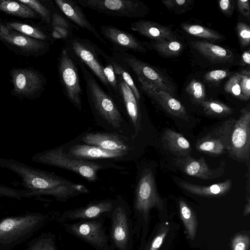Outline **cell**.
Returning a JSON list of instances; mask_svg holds the SVG:
<instances>
[{
    "instance_id": "cell-30",
    "label": "cell",
    "mask_w": 250,
    "mask_h": 250,
    "mask_svg": "<svg viewBox=\"0 0 250 250\" xmlns=\"http://www.w3.org/2000/svg\"><path fill=\"white\" fill-rule=\"evenodd\" d=\"M146 47L154 49L160 54L166 57L178 55L183 49L182 43L176 40L154 41L149 43L143 42Z\"/></svg>"
},
{
    "instance_id": "cell-5",
    "label": "cell",
    "mask_w": 250,
    "mask_h": 250,
    "mask_svg": "<svg viewBox=\"0 0 250 250\" xmlns=\"http://www.w3.org/2000/svg\"><path fill=\"white\" fill-rule=\"evenodd\" d=\"M163 200L159 194L154 175L148 168L143 170L135 191L133 209L136 219L134 232L140 223L147 224L150 210L156 208L162 210Z\"/></svg>"
},
{
    "instance_id": "cell-49",
    "label": "cell",
    "mask_w": 250,
    "mask_h": 250,
    "mask_svg": "<svg viewBox=\"0 0 250 250\" xmlns=\"http://www.w3.org/2000/svg\"><path fill=\"white\" fill-rule=\"evenodd\" d=\"M250 63V50L245 51L241 56V59L239 65H249Z\"/></svg>"
},
{
    "instance_id": "cell-41",
    "label": "cell",
    "mask_w": 250,
    "mask_h": 250,
    "mask_svg": "<svg viewBox=\"0 0 250 250\" xmlns=\"http://www.w3.org/2000/svg\"><path fill=\"white\" fill-rule=\"evenodd\" d=\"M162 2L168 10L177 14L191 9L194 2L191 0H164Z\"/></svg>"
},
{
    "instance_id": "cell-10",
    "label": "cell",
    "mask_w": 250,
    "mask_h": 250,
    "mask_svg": "<svg viewBox=\"0 0 250 250\" xmlns=\"http://www.w3.org/2000/svg\"><path fill=\"white\" fill-rule=\"evenodd\" d=\"M79 5L109 16L128 18L146 16L149 9L138 0H76Z\"/></svg>"
},
{
    "instance_id": "cell-31",
    "label": "cell",
    "mask_w": 250,
    "mask_h": 250,
    "mask_svg": "<svg viewBox=\"0 0 250 250\" xmlns=\"http://www.w3.org/2000/svg\"><path fill=\"white\" fill-rule=\"evenodd\" d=\"M102 57L105 61L103 67V72L111 90V96L114 99L119 108L121 100L117 76L110 61V56L108 55L103 51L102 53Z\"/></svg>"
},
{
    "instance_id": "cell-35",
    "label": "cell",
    "mask_w": 250,
    "mask_h": 250,
    "mask_svg": "<svg viewBox=\"0 0 250 250\" xmlns=\"http://www.w3.org/2000/svg\"><path fill=\"white\" fill-rule=\"evenodd\" d=\"M24 250H57L55 235L51 232L42 233L30 241Z\"/></svg>"
},
{
    "instance_id": "cell-22",
    "label": "cell",
    "mask_w": 250,
    "mask_h": 250,
    "mask_svg": "<svg viewBox=\"0 0 250 250\" xmlns=\"http://www.w3.org/2000/svg\"><path fill=\"white\" fill-rule=\"evenodd\" d=\"M54 2L61 13L73 24L79 28L87 30L102 43L109 46L98 31L87 19L81 6L76 0H54Z\"/></svg>"
},
{
    "instance_id": "cell-51",
    "label": "cell",
    "mask_w": 250,
    "mask_h": 250,
    "mask_svg": "<svg viewBox=\"0 0 250 250\" xmlns=\"http://www.w3.org/2000/svg\"><path fill=\"white\" fill-rule=\"evenodd\" d=\"M250 197L249 195L248 197V199H247V203H246L243 215L244 216L248 215L250 214Z\"/></svg>"
},
{
    "instance_id": "cell-36",
    "label": "cell",
    "mask_w": 250,
    "mask_h": 250,
    "mask_svg": "<svg viewBox=\"0 0 250 250\" xmlns=\"http://www.w3.org/2000/svg\"><path fill=\"white\" fill-rule=\"evenodd\" d=\"M182 29L192 36L214 40H223L224 36L215 30L197 24L182 23Z\"/></svg>"
},
{
    "instance_id": "cell-9",
    "label": "cell",
    "mask_w": 250,
    "mask_h": 250,
    "mask_svg": "<svg viewBox=\"0 0 250 250\" xmlns=\"http://www.w3.org/2000/svg\"><path fill=\"white\" fill-rule=\"evenodd\" d=\"M78 64L62 48L58 58V71L62 92L67 100L79 110H82L81 87Z\"/></svg>"
},
{
    "instance_id": "cell-21",
    "label": "cell",
    "mask_w": 250,
    "mask_h": 250,
    "mask_svg": "<svg viewBox=\"0 0 250 250\" xmlns=\"http://www.w3.org/2000/svg\"><path fill=\"white\" fill-rule=\"evenodd\" d=\"M66 152L70 158L85 161L102 159L128 161L131 158L122 152L107 150L86 144H75L66 146Z\"/></svg>"
},
{
    "instance_id": "cell-11",
    "label": "cell",
    "mask_w": 250,
    "mask_h": 250,
    "mask_svg": "<svg viewBox=\"0 0 250 250\" xmlns=\"http://www.w3.org/2000/svg\"><path fill=\"white\" fill-rule=\"evenodd\" d=\"M103 218L62 223L66 231L96 250H115L106 233Z\"/></svg>"
},
{
    "instance_id": "cell-48",
    "label": "cell",
    "mask_w": 250,
    "mask_h": 250,
    "mask_svg": "<svg viewBox=\"0 0 250 250\" xmlns=\"http://www.w3.org/2000/svg\"><path fill=\"white\" fill-rule=\"evenodd\" d=\"M237 5L240 12L249 20H250V2L248 0H238Z\"/></svg>"
},
{
    "instance_id": "cell-42",
    "label": "cell",
    "mask_w": 250,
    "mask_h": 250,
    "mask_svg": "<svg viewBox=\"0 0 250 250\" xmlns=\"http://www.w3.org/2000/svg\"><path fill=\"white\" fill-rule=\"evenodd\" d=\"M169 230V226L164 225L158 229L153 238L148 242L143 250H158L162 245Z\"/></svg>"
},
{
    "instance_id": "cell-13",
    "label": "cell",
    "mask_w": 250,
    "mask_h": 250,
    "mask_svg": "<svg viewBox=\"0 0 250 250\" xmlns=\"http://www.w3.org/2000/svg\"><path fill=\"white\" fill-rule=\"evenodd\" d=\"M235 119L229 118L199 139L197 150L211 156H219L228 151L230 136Z\"/></svg>"
},
{
    "instance_id": "cell-39",
    "label": "cell",
    "mask_w": 250,
    "mask_h": 250,
    "mask_svg": "<svg viewBox=\"0 0 250 250\" xmlns=\"http://www.w3.org/2000/svg\"><path fill=\"white\" fill-rule=\"evenodd\" d=\"M18 1L33 10L45 23L51 27V11L49 8L36 0H18Z\"/></svg>"
},
{
    "instance_id": "cell-45",
    "label": "cell",
    "mask_w": 250,
    "mask_h": 250,
    "mask_svg": "<svg viewBox=\"0 0 250 250\" xmlns=\"http://www.w3.org/2000/svg\"><path fill=\"white\" fill-rule=\"evenodd\" d=\"M239 73L242 93L249 100L250 98V71L249 70L243 69Z\"/></svg>"
},
{
    "instance_id": "cell-46",
    "label": "cell",
    "mask_w": 250,
    "mask_h": 250,
    "mask_svg": "<svg viewBox=\"0 0 250 250\" xmlns=\"http://www.w3.org/2000/svg\"><path fill=\"white\" fill-rule=\"evenodd\" d=\"M232 250H249L250 238L246 234L236 235L232 240Z\"/></svg>"
},
{
    "instance_id": "cell-15",
    "label": "cell",
    "mask_w": 250,
    "mask_h": 250,
    "mask_svg": "<svg viewBox=\"0 0 250 250\" xmlns=\"http://www.w3.org/2000/svg\"><path fill=\"white\" fill-rule=\"evenodd\" d=\"M116 76L121 100L119 109L122 113L123 111H125L133 139L136 140L143 130L142 114L140 102L137 101L131 89L125 81L120 76Z\"/></svg>"
},
{
    "instance_id": "cell-37",
    "label": "cell",
    "mask_w": 250,
    "mask_h": 250,
    "mask_svg": "<svg viewBox=\"0 0 250 250\" xmlns=\"http://www.w3.org/2000/svg\"><path fill=\"white\" fill-rule=\"evenodd\" d=\"M109 59L115 74L120 76L125 81L131 89L137 101L140 102L141 94L131 76L130 73L112 56H110Z\"/></svg>"
},
{
    "instance_id": "cell-2",
    "label": "cell",
    "mask_w": 250,
    "mask_h": 250,
    "mask_svg": "<svg viewBox=\"0 0 250 250\" xmlns=\"http://www.w3.org/2000/svg\"><path fill=\"white\" fill-rule=\"evenodd\" d=\"M76 62L84 79L88 102L96 122L108 132L118 133L135 140L126 120L114 99L102 88L83 63Z\"/></svg>"
},
{
    "instance_id": "cell-26",
    "label": "cell",
    "mask_w": 250,
    "mask_h": 250,
    "mask_svg": "<svg viewBox=\"0 0 250 250\" xmlns=\"http://www.w3.org/2000/svg\"><path fill=\"white\" fill-rule=\"evenodd\" d=\"M162 142L164 146L177 158L190 155L191 152L190 145L183 134L169 128H167L164 132Z\"/></svg>"
},
{
    "instance_id": "cell-25",
    "label": "cell",
    "mask_w": 250,
    "mask_h": 250,
    "mask_svg": "<svg viewBox=\"0 0 250 250\" xmlns=\"http://www.w3.org/2000/svg\"><path fill=\"white\" fill-rule=\"evenodd\" d=\"M192 47L202 56L214 63L231 62L234 60L232 52L227 49L206 41L191 42Z\"/></svg>"
},
{
    "instance_id": "cell-52",
    "label": "cell",
    "mask_w": 250,
    "mask_h": 250,
    "mask_svg": "<svg viewBox=\"0 0 250 250\" xmlns=\"http://www.w3.org/2000/svg\"></svg>"
},
{
    "instance_id": "cell-4",
    "label": "cell",
    "mask_w": 250,
    "mask_h": 250,
    "mask_svg": "<svg viewBox=\"0 0 250 250\" xmlns=\"http://www.w3.org/2000/svg\"><path fill=\"white\" fill-rule=\"evenodd\" d=\"M34 163L65 169L73 172L90 182L98 179V172L112 166L108 164L70 158L66 152V146H62L34 154L31 157Z\"/></svg>"
},
{
    "instance_id": "cell-17",
    "label": "cell",
    "mask_w": 250,
    "mask_h": 250,
    "mask_svg": "<svg viewBox=\"0 0 250 250\" xmlns=\"http://www.w3.org/2000/svg\"><path fill=\"white\" fill-rule=\"evenodd\" d=\"M116 199H104L93 202L85 206L62 212L57 217L59 222L85 221L109 217L114 209Z\"/></svg>"
},
{
    "instance_id": "cell-3",
    "label": "cell",
    "mask_w": 250,
    "mask_h": 250,
    "mask_svg": "<svg viewBox=\"0 0 250 250\" xmlns=\"http://www.w3.org/2000/svg\"><path fill=\"white\" fill-rule=\"evenodd\" d=\"M49 219L48 214L26 212L0 221V250H10L31 237Z\"/></svg>"
},
{
    "instance_id": "cell-32",
    "label": "cell",
    "mask_w": 250,
    "mask_h": 250,
    "mask_svg": "<svg viewBox=\"0 0 250 250\" xmlns=\"http://www.w3.org/2000/svg\"><path fill=\"white\" fill-rule=\"evenodd\" d=\"M7 28L16 30L27 37L43 41L53 42V38L45 31L28 24L18 22H8Z\"/></svg>"
},
{
    "instance_id": "cell-28",
    "label": "cell",
    "mask_w": 250,
    "mask_h": 250,
    "mask_svg": "<svg viewBox=\"0 0 250 250\" xmlns=\"http://www.w3.org/2000/svg\"><path fill=\"white\" fill-rule=\"evenodd\" d=\"M51 28L53 39H61L63 42L74 36L75 30H80L60 11H54L51 14Z\"/></svg>"
},
{
    "instance_id": "cell-6",
    "label": "cell",
    "mask_w": 250,
    "mask_h": 250,
    "mask_svg": "<svg viewBox=\"0 0 250 250\" xmlns=\"http://www.w3.org/2000/svg\"><path fill=\"white\" fill-rule=\"evenodd\" d=\"M112 56L130 73L140 78L158 91L165 92L172 96L176 92L173 82L169 76L156 67L138 59L128 52H112Z\"/></svg>"
},
{
    "instance_id": "cell-43",
    "label": "cell",
    "mask_w": 250,
    "mask_h": 250,
    "mask_svg": "<svg viewBox=\"0 0 250 250\" xmlns=\"http://www.w3.org/2000/svg\"><path fill=\"white\" fill-rule=\"evenodd\" d=\"M230 74V72L228 70H213L205 75V81L214 85H218L222 80L229 76Z\"/></svg>"
},
{
    "instance_id": "cell-40",
    "label": "cell",
    "mask_w": 250,
    "mask_h": 250,
    "mask_svg": "<svg viewBox=\"0 0 250 250\" xmlns=\"http://www.w3.org/2000/svg\"><path fill=\"white\" fill-rule=\"evenodd\" d=\"M240 80L239 73H235L225 83L224 90L227 93L231 94L239 100L245 101H248L249 99L244 96L242 93Z\"/></svg>"
},
{
    "instance_id": "cell-50",
    "label": "cell",
    "mask_w": 250,
    "mask_h": 250,
    "mask_svg": "<svg viewBox=\"0 0 250 250\" xmlns=\"http://www.w3.org/2000/svg\"><path fill=\"white\" fill-rule=\"evenodd\" d=\"M0 32L5 35L10 34L14 32V30L9 29L6 26L0 24Z\"/></svg>"
},
{
    "instance_id": "cell-24",
    "label": "cell",
    "mask_w": 250,
    "mask_h": 250,
    "mask_svg": "<svg viewBox=\"0 0 250 250\" xmlns=\"http://www.w3.org/2000/svg\"><path fill=\"white\" fill-rule=\"evenodd\" d=\"M0 40L28 53L43 54L49 48V42L33 39L14 30L7 35L0 32Z\"/></svg>"
},
{
    "instance_id": "cell-38",
    "label": "cell",
    "mask_w": 250,
    "mask_h": 250,
    "mask_svg": "<svg viewBox=\"0 0 250 250\" xmlns=\"http://www.w3.org/2000/svg\"><path fill=\"white\" fill-rule=\"evenodd\" d=\"M185 90L194 103L201 104L205 101V87L201 82L192 79L187 85Z\"/></svg>"
},
{
    "instance_id": "cell-33",
    "label": "cell",
    "mask_w": 250,
    "mask_h": 250,
    "mask_svg": "<svg viewBox=\"0 0 250 250\" xmlns=\"http://www.w3.org/2000/svg\"><path fill=\"white\" fill-rule=\"evenodd\" d=\"M180 217L185 225L189 238L193 240L195 238L197 228L196 217L192 209L183 200L179 201Z\"/></svg>"
},
{
    "instance_id": "cell-8",
    "label": "cell",
    "mask_w": 250,
    "mask_h": 250,
    "mask_svg": "<svg viewBox=\"0 0 250 250\" xmlns=\"http://www.w3.org/2000/svg\"><path fill=\"white\" fill-rule=\"evenodd\" d=\"M128 205L122 197L116 199L110 216L109 238L115 250H133L134 228Z\"/></svg>"
},
{
    "instance_id": "cell-12",
    "label": "cell",
    "mask_w": 250,
    "mask_h": 250,
    "mask_svg": "<svg viewBox=\"0 0 250 250\" xmlns=\"http://www.w3.org/2000/svg\"><path fill=\"white\" fill-rule=\"evenodd\" d=\"M229 155L235 160L243 163L250 160V110L245 107L240 110L239 118L234 122L230 136Z\"/></svg>"
},
{
    "instance_id": "cell-7",
    "label": "cell",
    "mask_w": 250,
    "mask_h": 250,
    "mask_svg": "<svg viewBox=\"0 0 250 250\" xmlns=\"http://www.w3.org/2000/svg\"><path fill=\"white\" fill-rule=\"evenodd\" d=\"M64 48L75 61L83 63L92 72L111 96V90L103 72L101 58L103 51L89 39L73 36L63 42Z\"/></svg>"
},
{
    "instance_id": "cell-23",
    "label": "cell",
    "mask_w": 250,
    "mask_h": 250,
    "mask_svg": "<svg viewBox=\"0 0 250 250\" xmlns=\"http://www.w3.org/2000/svg\"><path fill=\"white\" fill-rule=\"evenodd\" d=\"M128 28L154 41L176 40L173 31L168 27L147 20H139L129 24Z\"/></svg>"
},
{
    "instance_id": "cell-47",
    "label": "cell",
    "mask_w": 250,
    "mask_h": 250,
    "mask_svg": "<svg viewBox=\"0 0 250 250\" xmlns=\"http://www.w3.org/2000/svg\"><path fill=\"white\" fill-rule=\"evenodd\" d=\"M218 5L221 12L227 17H231L233 11V1L221 0L218 1Z\"/></svg>"
},
{
    "instance_id": "cell-34",
    "label": "cell",
    "mask_w": 250,
    "mask_h": 250,
    "mask_svg": "<svg viewBox=\"0 0 250 250\" xmlns=\"http://www.w3.org/2000/svg\"><path fill=\"white\" fill-rule=\"evenodd\" d=\"M201 105L205 113L209 116L220 118L233 113V109L231 107L218 100H205L202 103Z\"/></svg>"
},
{
    "instance_id": "cell-27",
    "label": "cell",
    "mask_w": 250,
    "mask_h": 250,
    "mask_svg": "<svg viewBox=\"0 0 250 250\" xmlns=\"http://www.w3.org/2000/svg\"><path fill=\"white\" fill-rule=\"evenodd\" d=\"M230 179L209 186H200L186 181L179 183V186L185 190L198 195L207 197H219L227 194L232 187Z\"/></svg>"
},
{
    "instance_id": "cell-18",
    "label": "cell",
    "mask_w": 250,
    "mask_h": 250,
    "mask_svg": "<svg viewBox=\"0 0 250 250\" xmlns=\"http://www.w3.org/2000/svg\"><path fill=\"white\" fill-rule=\"evenodd\" d=\"M100 34L113 47L112 52L126 53L129 51L146 53L147 48L143 42L133 34L112 25H101ZM109 45V44H108Z\"/></svg>"
},
{
    "instance_id": "cell-14",
    "label": "cell",
    "mask_w": 250,
    "mask_h": 250,
    "mask_svg": "<svg viewBox=\"0 0 250 250\" xmlns=\"http://www.w3.org/2000/svg\"><path fill=\"white\" fill-rule=\"evenodd\" d=\"M81 140L87 145L122 152L130 157L135 150V140L116 132H89L84 134Z\"/></svg>"
},
{
    "instance_id": "cell-29",
    "label": "cell",
    "mask_w": 250,
    "mask_h": 250,
    "mask_svg": "<svg viewBox=\"0 0 250 250\" xmlns=\"http://www.w3.org/2000/svg\"><path fill=\"white\" fill-rule=\"evenodd\" d=\"M0 10L8 14L21 18L38 17V14L35 12L18 0H0Z\"/></svg>"
},
{
    "instance_id": "cell-20",
    "label": "cell",
    "mask_w": 250,
    "mask_h": 250,
    "mask_svg": "<svg viewBox=\"0 0 250 250\" xmlns=\"http://www.w3.org/2000/svg\"><path fill=\"white\" fill-rule=\"evenodd\" d=\"M137 79L141 90L166 111L173 116L186 120L188 119L187 110L180 102L165 92L156 90L141 78Z\"/></svg>"
},
{
    "instance_id": "cell-16",
    "label": "cell",
    "mask_w": 250,
    "mask_h": 250,
    "mask_svg": "<svg viewBox=\"0 0 250 250\" xmlns=\"http://www.w3.org/2000/svg\"><path fill=\"white\" fill-rule=\"evenodd\" d=\"M10 76L14 93L27 98L41 93L45 85V79L38 71L28 68H14Z\"/></svg>"
},
{
    "instance_id": "cell-19",
    "label": "cell",
    "mask_w": 250,
    "mask_h": 250,
    "mask_svg": "<svg viewBox=\"0 0 250 250\" xmlns=\"http://www.w3.org/2000/svg\"><path fill=\"white\" fill-rule=\"evenodd\" d=\"M173 164L187 175L203 180H212L222 176L225 171V162H222L218 167H209L204 157L196 159L190 155L177 158Z\"/></svg>"
},
{
    "instance_id": "cell-1",
    "label": "cell",
    "mask_w": 250,
    "mask_h": 250,
    "mask_svg": "<svg viewBox=\"0 0 250 250\" xmlns=\"http://www.w3.org/2000/svg\"><path fill=\"white\" fill-rule=\"evenodd\" d=\"M0 168L19 175L26 192L25 198L46 195L60 202H66L89 190L84 185L75 183L55 173L28 166L15 159L0 158Z\"/></svg>"
},
{
    "instance_id": "cell-44",
    "label": "cell",
    "mask_w": 250,
    "mask_h": 250,
    "mask_svg": "<svg viewBox=\"0 0 250 250\" xmlns=\"http://www.w3.org/2000/svg\"><path fill=\"white\" fill-rule=\"evenodd\" d=\"M236 32L240 45L245 47L248 46L250 43V28L249 25L239 22L236 27Z\"/></svg>"
}]
</instances>
